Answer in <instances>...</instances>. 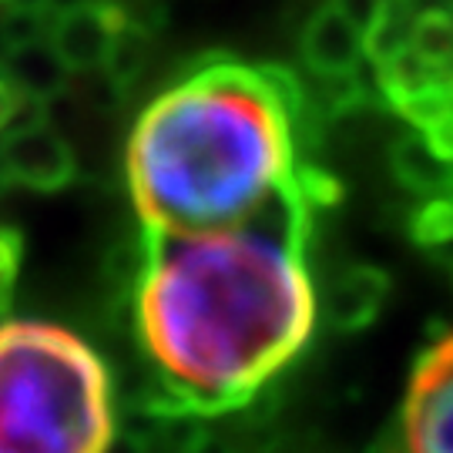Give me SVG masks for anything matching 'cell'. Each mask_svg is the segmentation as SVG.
I'll return each instance as SVG.
<instances>
[{
	"label": "cell",
	"mask_w": 453,
	"mask_h": 453,
	"mask_svg": "<svg viewBox=\"0 0 453 453\" xmlns=\"http://www.w3.org/2000/svg\"><path fill=\"white\" fill-rule=\"evenodd\" d=\"M340 198L323 168L235 228L145 232L134 279L138 340L162 393L148 413L198 417L249 406L306 349L319 299L309 232Z\"/></svg>",
	"instance_id": "cell-1"
},
{
	"label": "cell",
	"mask_w": 453,
	"mask_h": 453,
	"mask_svg": "<svg viewBox=\"0 0 453 453\" xmlns=\"http://www.w3.org/2000/svg\"><path fill=\"white\" fill-rule=\"evenodd\" d=\"M309 101L289 67L205 58L138 114L125 168L145 232H219L299 188Z\"/></svg>",
	"instance_id": "cell-2"
},
{
	"label": "cell",
	"mask_w": 453,
	"mask_h": 453,
	"mask_svg": "<svg viewBox=\"0 0 453 453\" xmlns=\"http://www.w3.org/2000/svg\"><path fill=\"white\" fill-rule=\"evenodd\" d=\"M111 372L65 326H0V453H104Z\"/></svg>",
	"instance_id": "cell-3"
},
{
	"label": "cell",
	"mask_w": 453,
	"mask_h": 453,
	"mask_svg": "<svg viewBox=\"0 0 453 453\" xmlns=\"http://www.w3.org/2000/svg\"><path fill=\"white\" fill-rule=\"evenodd\" d=\"M383 453H453V333L440 336L417 359Z\"/></svg>",
	"instance_id": "cell-4"
},
{
	"label": "cell",
	"mask_w": 453,
	"mask_h": 453,
	"mask_svg": "<svg viewBox=\"0 0 453 453\" xmlns=\"http://www.w3.org/2000/svg\"><path fill=\"white\" fill-rule=\"evenodd\" d=\"M78 175V158L48 121L0 134V179L34 192H61Z\"/></svg>",
	"instance_id": "cell-5"
},
{
	"label": "cell",
	"mask_w": 453,
	"mask_h": 453,
	"mask_svg": "<svg viewBox=\"0 0 453 453\" xmlns=\"http://www.w3.org/2000/svg\"><path fill=\"white\" fill-rule=\"evenodd\" d=\"M125 27V7L111 0H91L81 11L50 20L48 44L71 74L101 71L108 48Z\"/></svg>",
	"instance_id": "cell-6"
},
{
	"label": "cell",
	"mask_w": 453,
	"mask_h": 453,
	"mask_svg": "<svg viewBox=\"0 0 453 453\" xmlns=\"http://www.w3.org/2000/svg\"><path fill=\"white\" fill-rule=\"evenodd\" d=\"M303 65L316 81H333V78H349L366 67V48H363V31L353 20L323 4L303 27Z\"/></svg>",
	"instance_id": "cell-7"
},
{
	"label": "cell",
	"mask_w": 453,
	"mask_h": 453,
	"mask_svg": "<svg viewBox=\"0 0 453 453\" xmlns=\"http://www.w3.org/2000/svg\"><path fill=\"white\" fill-rule=\"evenodd\" d=\"M389 296V275L370 262H349L329 279L323 296L326 323L340 333H357L380 316Z\"/></svg>",
	"instance_id": "cell-8"
},
{
	"label": "cell",
	"mask_w": 453,
	"mask_h": 453,
	"mask_svg": "<svg viewBox=\"0 0 453 453\" xmlns=\"http://www.w3.org/2000/svg\"><path fill=\"white\" fill-rule=\"evenodd\" d=\"M389 172L400 188L426 198H453V162L430 148V142L406 131L389 145Z\"/></svg>",
	"instance_id": "cell-9"
},
{
	"label": "cell",
	"mask_w": 453,
	"mask_h": 453,
	"mask_svg": "<svg viewBox=\"0 0 453 453\" xmlns=\"http://www.w3.org/2000/svg\"><path fill=\"white\" fill-rule=\"evenodd\" d=\"M4 81L14 88L20 97L48 104L58 95H65L71 71L61 65V58L54 54L48 41H34L24 48H14L4 58Z\"/></svg>",
	"instance_id": "cell-10"
},
{
	"label": "cell",
	"mask_w": 453,
	"mask_h": 453,
	"mask_svg": "<svg viewBox=\"0 0 453 453\" xmlns=\"http://www.w3.org/2000/svg\"><path fill=\"white\" fill-rule=\"evenodd\" d=\"M410 239L423 252L453 262V198H426L410 215Z\"/></svg>",
	"instance_id": "cell-11"
},
{
	"label": "cell",
	"mask_w": 453,
	"mask_h": 453,
	"mask_svg": "<svg viewBox=\"0 0 453 453\" xmlns=\"http://www.w3.org/2000/svg\"><path fill=\"white\" fill-rule=\"evenodd\" d=\"M145 58H148V34L128 27V20H125V27L114 37V44L108 48V58H104V65H101L97 74L111 84L118 95H125L131 84L138 81V74L145 71Z\"/></svg>",
	"instance_id": "cell-12"
},
{
	"label": "cell",
	"mask_w": 453,
	"mask_h": 453,
	"mask_svg": "<svg viewBox=\"0 0 453 453\" xmlns=\"http://www.w3.org/2000/svg\"><path fill=\"white\" fill-rule=\"evenodd\" d=\"M20 269V235L14 228H0V312H7Z\"/></svg>",
	"instance_id": "cell-13"
},
{
	"label": "cell",
	"mask_w": 453,
	"mask_h": 453,
	"mask_svg": "<svg viewBox=\"0 0 453 453\" xmlns=\"http://www.w3.org/2000/svg\"><path fill=\"white\" fill-rule=\"evenodd\" d=\"M329 7H336L346 20H353L359 31H363V37L380 24V17L387 14V4L389 0H326Z\"/></svg>",
	"instance_id": "cell-14"
},
{
	"label": "cell",
	"mask_w": 453,
	"mask_h": 453,
	"mask_svg": "<svg viewBox=\"0 0 453 453\" xmlns=\"http://www.w3.org/2000/svg\"><path fill=\"white\" fill-rule=\"evenodd\" d=\"M17 104H20V95H17L11 84L0 78V134L11 128V121H14V111Z\"/></svg>",
	"instance_id": "cell-15"
},
{
	"label": "cell",
	"mask_w": 453,
	"mask_h": 453,
	"mask_svg": "<svg viewBox=\"0 0 453 453\" xmlns=\"http://www.w3.org/2000/svg\"><path fill=\"white\" fill-rule=\"evenodd\" d=\"M104 453H148V443L142 434H114V440L108 443V450Z\"/></svg>",
	"instance_id": "cell-16"
},
{
	"label": "cell",
	"mask_w": 453,
	"mask_h": 453,
	"mask_svg": "<svg viewBox=\"0 0 453 453\" xmlns=\"http://www.w3.org/2000/svg\"><path fill=\"white\" fill-rule=\"evenodd\" d=\"M185 453H232L222 437H211V434H195L192 443L185 447Z\"/></svg>",
	"instance_id": "cell-17"
},
{
	"label": "cell",
	"mask_w": 453,
	"mask_h": 453,
	"mask_svg": "<svg viewBox=\"0 0 453 453\" xmlns=\"http://www.w3.org/2000/svg\"><path fill=\"white\" fill-rule=\"evenodd\" d=\"M91 0H48V17L54 20V17H65L71 14V11H81V7H88Z\"/></svg>",
	"instance_id": "cell-18"
},
{
	"label": "cell",
	"mask_w": 453,
	"mask_h": 453,
	"mask_svg": "<svg viewBox=\"0 0 453 453\" xmlns=\"http://www.w3.org/2000/svg\"><path fill=\"white\" fill-rule=\"evenodd\" d=\"M7 11H34V14H48V0H0Z\"/></svg>",
	"instance_id": "cell-19"
}]
</instances>
